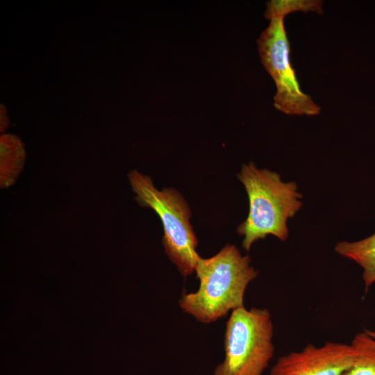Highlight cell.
<instances>
[{"label":"cell","instance_id":"cell-3","mask_svg":"<svg viewBox=\"0 0 375 375\" xmlns=\"http://www.w3.org/2000/svg\"><path fill=\"white\" fill-rule=\"evenodd\" d=\"M128 178L137 202L158 215L164 231L162 244L169 259L183 277L195 272L200 258L196 251L198 240L190 222L191 212L184 197L172 188L158 190L149 176L138 170L131 171Z\"/></svg>","mask_w":375,"mask_h":375},{"label":"cell","instance_id":"cell-5","mask_svg":"<svg viewBox=\"0 0 375 375\" xmlns=\"http://www.w3.org/2000/svg\"><path fill=\"white\" fill-rule=\"evenodd\" d=\"M283 19L271 18L269 26L257 40L261 62L276 84L274 106L286 115H319L321 108L301 91L291 66L290 42Z\"/></svg>","mask_w":375,"mask_h":375},{"label":"cell","instance_id":"cell-1","mask_svg":"<svg viewBox=\"0 0 375 375\" xmlns=\"http://www.w3.org/2000/svg\"><path fill=\"white\" fill-rule=\"evenodd\" d=\"M199 286L197 292L183 294L180 308L198 322L210 324L229 311L244 306L248 285L258 274L249 256H242L234 244H227L217 254L199 258L195 267Z\"/></svg>","mask_w":375,"mask_h":375},{"label":"cell","instance_id":"cell-7","mask_svg":"<svg viewBox=\"0 0 375 375\" xmlns=\"http://www.w3.org/2000/svg\"><path fill=\"white\" fill-rule=\"evenodd\" d=\"M26 159L24 145L13 134H4L0 141V186H12L24 169Z\"/></svg>","mask_w":375,"mask_h":375},{"label":"cell","instance_id":"cell-2","mask_svg":"<svg viewBox=\"0 0 375 375\" xmlns=\"http://www.w3.org/2000/svg\"><path fill=\"white\" fill-rule=\"evenodd\" d=\"M249 201L247 218L237 232L244 237L242 247L249 251L258 240L273 235L281 240L288 237L287 221L300 209L302 195L295 182H283L278 174L259 169L253 163L244 165L238 174Z\"/></svg>","mask_w":375,"mask_h":375},{"label":"cell","instance_id":"cell-9","mask_svg":"<svg viewBox=\"0 0 375 375\" xmlns=\"http://www.w3.org/2000/svg\"><path fill=\"white\" fill-rule=\"evenodd\" d=\"M358 356L343 375H375V340L365 331L356 334L351 342Z\"/></svg>","mask_w":375,"mask_h":375},{"label":"cell","instance_id":"cell-8","mask_svg":"<svg viewBox=\"0 0 375 375\" xmlns=\"http://www.w3.org/2000/svg\"><path fill=\"white\" fill-rule=\"evenodd\" d=\"M334 249L338 254L355 261L363 269L362 278L367 293L375 283V233L357 242H338Z\"/></svg>","mask_w":375,"mask_h":375},{"label":"cell","instance_id":"cell-11","mask_svg":"<svg viewBox=\"0 0 375 375\" xmlns=\"http://www.w3.org/2000/svg\"><path fill=\"white\" fill-rule=\"evenodd\" d=\"M367 334H369L372 338H373L375 340V331H371V330H365Z\"/></svg>","mask_w":375,"mask_h":375},{"label":"cell","instance_id":"cell-10","mask_svg":"<svg viewBox=\"0 0 375 375\" xmlns=\"http://www.w3.org/2000/svg\"><path fill=\"white\" fill-rule=\"evenodd\" d=\"M323 1L319 0H272L267 3L265 17L270 20L274 17H285L296 11L316 12L322 14Z\"/></svg>","mask_w":375,"mask_h":375},{"label":"cell","instance_id":"cell-6","mask_svg":"<svg viewBox=\"0 0 375 375\" xmlns=\"http://www.w3.org/2000/svg\"><path fill=\"white\" fill-rule=\"evenodd\" d=\"M358 349L351 342L308 344L301 351L280 356L269 375H343L353 364Z\"/></svg>","mask_w":375,"mask_h":375},{"label":"cell","instance_id":"cell-4","mask_svg":"<svg viewBox=\"0 0 375 375\" xmlns=\"http://www.w3.org/2000/svg\"><path fill=\"white\" fill-rule=\"evenodd\" d=\"M273 335L267 308L233 310L226 325L224 359L212 375H262L274 356Z\"/></svg>","mask_w":375,"mask_h":375}]
</instances>
